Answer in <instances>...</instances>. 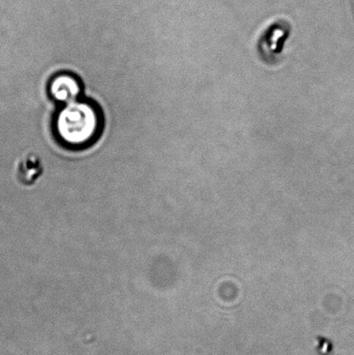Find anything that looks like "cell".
<instances>
[{"label": "cell", "instance_id": "3957f363", "mask_svg": "<svg viewBox=\"0 0 354 355\" xmlns=\"http://www.w3.org/2000/svg\"><path fill=\"white\" fill-rule=\"evenodd\" d=\"M83 85L78 75L69 71L56 73L48 81V96L58 106L82 98Z\"/></svg>", "mask_w": 354, "mask_h": 355}, {"label": "cell", "instance_id": "6da1fadb", "mask_svg": "<svg viewBox=\"0 0 354 355\" xmlns=\"http://www.w3.org/2000/svg\"><path fill=\"white\" fill-rule=\"evenodd\" d=\"M104 116L100 106L93 100L80 98L72 103L60 106L52 130L56 141L69 150H85L101 137Z\"/></svg>", "mask_w": 354, "mask_h": 355}, {"label": "cell", "instance_id": "5b68a950", "mask_svg": "<svg viewBox=\"0 0 354 355\" xmlns=\"http://www.w3.org/2000/svg\"><path fill=\"white\" fill-rule=\"evenodd\" d=\"M316 341H317L316 352L318 355H333L334 354V343L330 339L324 336H317Z\"/></svg>", "mask_w": 354, "mask_h": 355}, {"label": "cell", "instance_id": "7a4b0ae2", "mask_svg": "<svg viewBox=\"0 0 354 355\" xmlns=\"http://www.w3.org/2000/svg\"><path fill=\"white\" fill-rule=\"evenodd\" d=\"M292 33V22L286 17H278L264 25L256 39V50L260 60L269 66L282 62Z\"/></svg>", "mask_w": 354, "mask_h": 355}, {"label": "cell", "instance_id": "277c9868", "mask_svg": "<svg viewBox=\"0 0 354 355\" xmlns=\"http://www.w3.org/2000/svg\"><path fill=\"white\" fill-rule=\"evenodd\" d=\"M44 172L43 162L35 153L25 155L17 166L16 177L19 183L24 186H31L39 179Z\"/></svg>", "mask_w": 354, "mask_h": 355}]
</instances>
